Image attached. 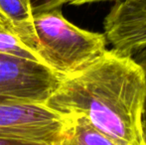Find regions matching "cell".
<instances>
[{
  "label": "cell",
  "mask_w": 146,
  "mask_h": 145,
  "mask_svg": "<svg viewBox=\"0 0 146 145\" xmlns=\"http://www.w3.org/2000/svg\"><path fill=\"white\" fill-rule=\"evenodd\" d=\"M144 99L142 68L106 49L85 69L63 77L46 105L62 115L84 116L121 145H145Z\"/></svg>",
  "instance_id": "6da1fadb"
},
{
  "label": "cell",
  "mask_w": 146,
  "mask_h": 145,
  "mask_svg": "<svg viewBox=\"0 0 146 145\" xmlns=\"http://www.w3.org/2000/svg\"><path fill=\"white\" fill-rule=\"evenodd\" d=\"M36 54L41 62L62 77L85 69L106 50L104 34L71 23L62 8L34 13Z\"/></svg>",
  "instance_id": "7a4b0ae2"
},
{
  "label": "cell",
  "mask_w": 146,
  "mask_h": 145,
  "mask_svg": "<svg viewBox=\"0 0 146 145\" xmlns=\"http://www.w3.org/2000/svg\"><path fill=\"white\" fill-rule=\"evenodd\" d=\"M68 116L43 103L0 101V138L59 145Z\"/></svg>",
  "instance_id": "3957f363"
},
{
  "label": "cell",
  "mask_w": 146,
  "mask_h": 145,
  "mask_svg": "<svg viewBox=\"0 0 146 145\" xmlns=\"http://www.w3.org/2000/svg\"><path fill=\"white\" fill-rule=\"evenodd\" d=\"M62 79L42 63L0 54V101L46 105Z\"/></svg>",
  "instance_id": "277c9868"
},
{
  "label": "cell",
  "mask_w": 146,
  "mask_h": 145,
  "mask_svg": "<svg viewBox=\"0 0 146 145\" xmlns=\"http://www.w3.org/2000/svg\"><path fill=\"white\" fill-rule=\"evenodd\" d=\"M104 36L116 53L146 64V5L121 0L104 19Z\"/></svg>",
  "instance_id": "5b68a950"
},
{
  "label": "cell",
  "mask_w": 146,
  "mask_h": 145,
  "mask_svg": "<svg viewBox=\"0 0 146 145\" xmlns=\"http://www.w3.org/2000/svg\"><path fill=\"white\" fill-rule=\"evenodd\" d=\"M0 13L10 22L20 40L36 53L33 0H0Z\"/></svg>",
  "instance_id": "8992f818"
},
{
  "label": "cell",
  "mask_w": 146,
  "mask_h": 145,
  "mask_svg": "<svg viewBox=\"0 0 146 145\" xmlns=\"http://www.w3.org/2000/svg\"><path fill=\"white\" fill-rule=\"evenodd\" d=\"M66 116L67 126L59 145H121L96 129L84 116Z\"/></svg>",
  "instance_id": "52a82bcc"
},
{
  "label": "cell",
  "mask_w": 146,
  "mask_h": 145,
  "mask_svg": "<svg viewBox=\"0 0 146 145\" xmlns=\"http://www.w3.org/2000/svg\"><path fill=\"white\" fill-rule=\"evenodd\" d=\"M0 54L42 63L38 55L24 44L19 37L8 31H0Z\"/></svg>",
  "instance_id": "ba28073f"
},
{
  "label": "cell",
  "mask_w": 146,
  "mask_h": 145,
  "mask_svg": "<svg viewBox=\"0 0 146 145\" xmlns=\"http://www.w3.org/2000/svg\"><path fill=\"white\" fill-rule=\"evenodd\" d=\"M58 1L59 0H33V12L37 13V12L54 9Z\"/></svg>",
  "instance_id": "9c48e42d"
},
{
  "label": "cell",
  "mask_w": 146,
  "mask_h": 145,
  "mask_svg": "<svg viewBox=\"0 0 146 145\" xmlns=\"http://www.w3.org/2000/svg\"><path fill=\"white\" fill-rule=\"evenodd\" d=\"M106 1H113L118 2L121 0H59L57 4L55 5V8H62L64 5H84V4H90V3H96V2H106Z\"/></svg>",
  "instance_id": "30bf717a"
},
{
  "label": "cell",
  "mask_w": 146,
  "mask_h": 145,
  "mask_svg": "<svg viewBox=\"0 0 146 145\" xmlns=\"http://www.w3.org/2000/svg\"><path fill=\"white\" fill-rule=\"evenodd\" d=\"M0 145H51L43 142L28 141V140L11 139V138H0Z\"/></svg>",
  "instance_id": "8fae6325"
},
{
  "label": "cell",
  "mask_w": 146,
  "mask_h": 145,
  "mask_svg": "<svg viewBox=\"0 0 146 145\" xmlns=\"http://www.w3.org/2000/svg\"><path fill=\"white\" fill-rule=\"evenodd\" d=\"M140 67L142 68L143 72H144V77H145V99H144V105H143V111H142V133H143L144 144L146 145V64H143Z\"/></svg>",
  "instance_id": "7c38bea8"
},
{
  "label": "cell",
  "mask_w": 146,
  "mask_h": 145,
  "mask_svg": "<svg viewBox=\"0 0 146 145\" xmlns=\"http://www.w3.org/2000/svg\"><path fill=\"white\" fill-rule=\"evenodd\" d=\"M0 31H8V32H11V33L15 34V32H14V30H13V27L11 26L10 22L8 21L1 13H0Z\"/></svg>",
  "instance_id": "4fadbf2b"
},
{
  "label": "cell",
  "mask_w": 146,
  "mask_h": 145,
  "mask_svg": "<svg viewBox=\"0 0 146 145\" xmlns=\"http://www.w3.org/2000/svg\"><path fill=\"white\" fill-rule=\"evenodd\" d=\"M128 1L136 2V3H140V4H145V5H146V0H128Z\"/></svg>",
  "instance_id": "5bb4252c"
}]
</instances>
